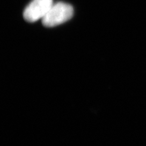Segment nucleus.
<instances>
[{
	"instance_id": "obj_2",
	"label": "nucleus",
	"mask_w": 146,
	"mask_h": 146,
	"mask_svg": "<svg viewBox=\"0 0 146 146\" xmlns=\"http://www.w3.org/2000/svg\"><path fill=\"white\" fill-rule=\"evenodd\" d=\"M52 5V0H33L25 9L24 18L31 23L43 19Z\"/></svg>"
},
{
	"instance_id": "obj_1",
	"label": "nucleus",
	"mask_w": 146,
	"mask_h": 146,
	"mask_svg": "<svg viewBox=\"0 0 146 146\" xmlns=\"http://www.w3.org/2000/svg\"><path fill=\"white\" fill-rule=\"evenodd\" d=\"M74 9L72 6L59 2L53 4L42 19L43 25L48 27L56 26L70 20L73 16Z\"/></svg>"
}]
</instances>
